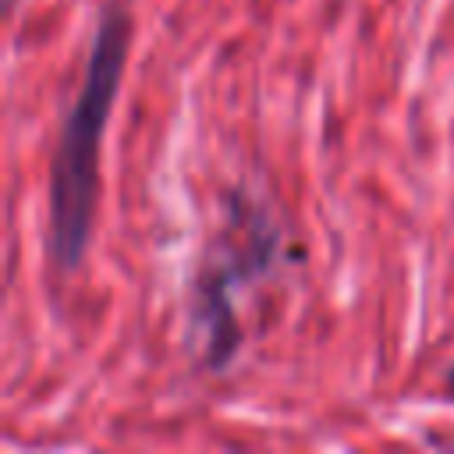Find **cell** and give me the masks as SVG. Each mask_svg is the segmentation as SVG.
<instances>
[{
	"instance_id": "1",
	"label": "cell",
	"mask_w": 454,
	"mask_h": 454,
	"mask_svg": "<svg viewBox=\"0 0 454 454\" xmlns=\"http://www.w3.org/2000/svg\"><path fill=\"white\" fill-rule=\"evenodd\" d=\"M128 32V14L110 4L96 25L78 96L57 135V153L50 163V255L60 270H74L92 238L99 195V142L121 89Z\"/></svg>"
},
{
	"instance_id": "2",
	"label": "cell",
	"mask_w": 454,
	"mask_h": 454,
	"mask_svg": "<svg viewBox=\"0 0 454 454\" xmlns=\"http://www.w3.org/2000/svg\"><path fill=\"white\" fill-rule=\"evenodd\" d=\"M280 259V227L255 199L234 192L227 199V223L209 241L192 284V326L202 340V362L213 372L227 369L241 344V326L234 312L238 291L273 273Z\"/></svg>"
},
{
	"instance_id": "3",
	"label": "cell",
	"mask_w": 454,
	"mask_h": 454,
	"mask_svg": "<svg viewBox=\"0 0 454 454\" xmlns=\"http://www.w3.org/2000/svg\"><path fill=\"white\" fill-rule=\"evenodd\" d=\"M447 397L454 401V365H450V372H447Z\"/></svg>"
}]
</instances>
